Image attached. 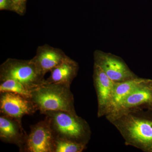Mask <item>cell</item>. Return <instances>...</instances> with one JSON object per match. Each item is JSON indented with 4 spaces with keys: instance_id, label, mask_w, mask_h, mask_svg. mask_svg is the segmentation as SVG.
Here are the masks:
<instances>
[{
    "instance_id": "obj_1",
    "label": "cell",
    "mask_w": 152,
    "mask_h": 152,
    "mask_svg": "<svg viewBox=\"0 0 152 152\" xmlns=\"http://www.w3.org/2000/svg\"><path fill=\"white\" fill-rule=\"evenodd\" d=\"M105 117L119 131L126 145L152 152V110H119Z\"/></svg>"
},
{
    "instance_id": "obj_2",
    "label": "cell",
    "mask_w": 152,
    "mask_h": 152,
    "mask_svg": "<svg viewBox=\"0 0 152 152\" xmlns=\"http://www.w3.org/2000/svg\"><path fill=\"white\" fill-rule=\"evenodd\" d=\"M48 120L56 138L86 145L91 140L89 124L77 114L62 111H48L43 114Z\"/></svg>"
},
{
    "instance_id": "obj_3",
    "label": "cell",
    "mask_w": 152,
    "mask_h": 152,
    "mask_svg": "<svg viewBox=\"0 0 152 152\" xmlns=\"http://www.w3.org/2000/svg\"><path fill=\"white\" fill-rule=\"evenodd\" d=\"M30 99L42 114L48 111L77 114L70 86L45 82L31 92Z\"/></svg>"
},
{
    "instance_id": "obj_4",
    "label": "cell",
    "mask_w": 152,
    "mask_h": 152,
    "mask_svg": "<svg viewBox=\"0 0 152 152\" xmlns=\"http://www.w3.org/2000/svg\"><path fill=\"white\" fill-rule=\"evenodd\" d=\"M11 79L31 92L46 82L31 60L8 58L0 66V81Z\"/></svg>"
},
{
    "instance_id": "obj_5",
    "label": "cell",
    "mask_w": 152,
    "mask_h": 152,
    "mask_svg": "<svg viewBox=\"0 0 152 152\" xmlns=\"http://www.w3.org/2000/svg\"><path fill=\"white\" fill-rule=\"evenodd\" d=\"M30 128L20 152H54L56 137L48 119L45 117Z\"/></svg>"
},
{
    "instance_id": "obj_6",
    "label": "cell",
    "mask_w": 152,
    "mask_h": 152,
    "mask_svg": "<svg viewBox=\"0 0 152 152\" xmlns=\"http://www.w3.org/2000/svg\"><path fill=\"white\" fill-rule=\"evenodd\" d=\"M94 64L101 68L114 83H119L137 77L121 57L110 53L96 50L94 53Z\"/></svg>"
},
{
    "instance_id": "obj_7",
    "label": "cell",
    "mask_w": 152,
    "mask_h": 152,
    "mask_svg": "<svg viewBox=\"0 0 152 152\" xmlns=\"http://www.w3.org/2000/svg\"><path fill=\"white\" fill-rule=\"evenodd\" d=\"M93 77L97 98V116H106L111 111L115 83L95 64H94Z\"/></svg>"
},
{
    "instance_id": "obj_8",
    "label": "cell",
    "mask_w": 152,
    "mask_h": 152,
    "mask_svg": "<svg viewBox=\"0 0 152 152\" xmlns=\"http://www.w3.org/2000/svg\"><path fill=\"white\" fill-rule=\"evenodd\" d=\"M37 110L30 99L11 92L0 93V111L4 115L21 121L26 115H32Z\"/></svg>"
},
{
    "instance_id": "obj_9",
    "label": "cell",
    "mask_w": 152,
    "mask_h": 152,
    "mask_svg": "<svg viewBox=\"0 0 152 152\" xmlns=\"http://www.w3.org/2000/svg\"><path fill=\"white\" fill-rule=\"evenodd\" d=\"M129 110H152V79L145 78L113 112Z\"/></svg>"
},
{
    "instance_id": "obj_10",
    "label": "cell",
    "mask_w": 152,
    "mask_h": 152,
    "mask_svg": "<svg viewBox=\"0 0 152 152\" xmlns=\"http://www.w3.org/2000/svg\"><path fill=\"white\" fill-rule=\"evenodd\" d=\"M67 57L61 49L45 44L38 47L35 56L31 60L41 75L45 77L46 74L60 64Z\"/></svg>"
},
{
    "instance_id": "obj_11",
    "label": "cell",
    "mask_w": 152,
    "mask_h": 152,
    "mask_svg": "<svg viewBox=\"0 0 152 152\" xmlns=\"http://www.w3.org/2000/svg\"><path fill=\"white\" fill-rule=\"evenodd\" d=\"M27 135L22 126L21 121L1 115L0 139L1 141L16 145L20 151Z\"/></svg>"
},
{
    "instance_id": "obj_12",
    "label": "cell",
    "mask_w": 152,
    "mask_h": 152,
    "mask_svg": "<svg viewBox=\"0 0 152 152\" xmlns=\"http://www.w3.org/2000/svg\"><path fill=\"white\" fill-rule=\"evenodd\" d=\"M78 64L67 57L60 64L51 70L50 75L46 80L49 83L61 84L70 86L78 72Z\"/></svg>"
},
{
    "instance_id": "obj_13",
    "label": "cell",
    "mask_w": 152,
    "mask_h": 152,
    "mask_svg": "<svg viewBox=\"0 0 152 152\" xmlns=\"http://www.w3.org/2000/svg\"><path fill=\"white\" fill-rule=\"evenodd\" d=\"M145 79L138 77L125 81L115 83L113 92L112 110L110 113L115 110L120 104Z\"/></svg>"
},
{
    "instance_id": "obj_14",
    "label": "cell",
    "mask_w": 152,
    "mask_h": 152,
    "mask_svg": "<svg viewBox=\"0 0 152 152\" xmlns=\"http://www.w3.org/2000/svg\"><path fill=\"white\" fill-rule=\"evenodd\" d=\"M0 83V93L11 92L17 93L30 99L31 91L16 81L8 79L1 81Z\"/></svg>"
},
{
    "instance_id": "obj_15",
    "label": "cell",
    "mask_w": 152,
    "mask_h": 152,
    "mask_svg": "<svg viewBox=\"0 0 152 152\" xmlns=\"http://www.w3.org/2000/svg\"><path fill=\"white\" fill-rule=\"evenodd\" d=\"M86 148V145L56 138L54 152H82Z\"/></svg>"
},
{
    "instance_id": "obj_16",
    "label": "cell",
    "mask_w": 152,
    "mask_h": 152,
    "mask_svg": "<svg viewBox=\"0 0 152 152\" xmlns=\"http://www.w3.org/2000/svg\"><path fill=\"white\" fill-rule=\"evenodd\" d=\"M0 10H11L16 12L15 7L12 0H0Z\"/></svg>"
},
{
    "instance_id": "obj_17",
    "label": "cell",
    "mask_w": 152,
    "mask_h": 152,
    "mask_svg": "<svg viewBox=\"0 0 152 152\" xmlns=\"http://www.w3.org/2000/svg\"><path fill=\"white\" fill-rule=\"evenodd\" d=\"M15 7L16 13L20 15H23L25 12L24 7L26 0H12Z\"/></svg>"
}]
</instances>
